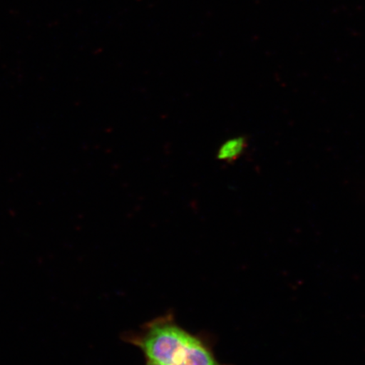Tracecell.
Segmentation results:
<instances>
[{"instance_id": "1", "label": "cell", "mask_w": 365, "mask_h": 365, "mask_svg": "<svg viewBox=\"0 0 365 365\" xmlns=\"http://www.w3.org/2000/svg\"><path fill=\"white\" fill-rule=\"evenodd\" d=\"M122 339L138 348L145 359L164 365H227L218 361L209 337L187 331L171 312L125 333Z\"/></svg>"}, {"instance_id": "3", "label": "cell", "mask_w": 365, "mask_h": 365, "mask_svg": "<svg viewBox=\"0 0 365 365\" xmlns=\"http://www.w3.org/2000/svg\"><path fill=\"white\" fill-rule=\"evenodd\" d=\"M145 365H164L163 364H160L158 362L152 361V360L147 359V362H145Z\"/></svg>"}, {"instance_id": "2", "label": "cell", "mask_w": 365, "mask_h": 365, "mask_svg": "<svg viewBox=\"0 0 365 365\" xmlns=\"http://www.w3.org/2000/svg\"><path fill=\"white\" fill-rule=\"evenodd\" d=\"M248 141L245 137H235L225 141L217 153V159L226 163L236 161L247 148Z\"/></svg>"}]
</instances>
